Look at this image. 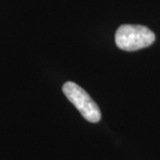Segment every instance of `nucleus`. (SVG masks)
<instances>
[{
	"label": "nucleus",
	"instance_id": "1",
	"mask_svg": "<svg viewBox=\"0 0 160 160\" xmlns=\"http://www.w3.org/2000/svg\"><path fill=\"white\" fill-rule=\"evenodd\" d=\"M155 34L142 25L124 24L116 32V44L122 50L136 51L147 48L154 43Z\"/></svg>",
	"mask_w": 160,
	"mask_h": 160
},
{
	"label": "nucleus",
	"instance_id": "2",
	"mask_svg": "<svg viewBox=\"0 0 160 160\" xmlns=\"http://www.w3.org/2000/svg\"><path fill=\"white\" fill-rule=\"evenodd\" d=\"M62 92L86 121L98 123L101 120V111L97 103L78 84L72 81L66 82L62 85Z\"/></svg>",
	"mask_w": 160,
	"mask_h": 160
}]
</instances>
